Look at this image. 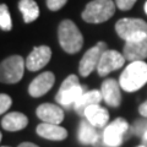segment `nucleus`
I'll return each instance as SVG.
<instances>
[{
	"label": "nucleus",
	"mask_w": 147,
	"mask_h": 147,
	"mask_svg": "<svg viewBox=\"0 0 147 147\" xmlns=\"http://www.w3.org/2000/svg\"><path fill=\"white\" fill-rule=\"evenodd\" d=\"M17 147H38L34 144H31V142H24V144H20Z\"/></svg>",
	"instance_id": "27"
},
{
	"label": "nucleus",
	"mask_w": 147,
	"mask_h": 147,
	"mask_svg": "<svg viewBox=\"0 0 147 147\" xmlns=\"http://www.w3.org/2000/svg\"><path fill=\"white\" fill-rule=\"evenodd\" d=\"M147 82V64L145 61H132L120 75L119 84L126 92L140 90Z\"/></svg>",
	"instance_id": "1"
},
{
	"label": "nucleus",
	"mask_w": 147,
	"mask_h": 147,
	"mask_svg": "<svg viewBox=\"0 0 147 147\" xmlns=\"http://www.w3.org/2000/svg\"><path fill=\"white\" fill-rule=\"evenodd\" d=\"M129 130V124L125 119L118 118L104 127L102 139L105 147H119L123 144L124 136Z\"/></svg>",
	"instance_id": "7"
},
{
	"label": "nucleus",
	"mask_w": 147,
	"mask_h": 147,
	"mask_svg": "<svg viewBox=\"0 0 147 147\" xmlns=\"http://www.w3.org/2000/svg\"><path fill=\"white\" fill-rule=\"evenodd\" d=\"M50 58H52V50L47 45L34 47L26 59V67L30 71H38L39 69L47 65Z\"/></svg>",
	"instance_id": "10"
},
{
	"label": "nucleus",
	"mask_w": 147,
	"mask_h": 147,
	"mask_svg": "<svg viewBox=\"0 0 147 147\" xmlns=\"http://www.w3.org/2000/svg\"><path fill=\"white\" fill-rule=\"evenodd\" d=\"M37 134L40 137H44V139H47V140L61 141V140L66 139L67 131L64 127L57 125V124L42 123L37 126Z\"/></svg>",
	"instance_id": "17"
},
{
	"label": "nucleus",
	"mask_w": 147,
	"mask_h": 147,
	"mask_svg": "<svg viewBox=\"0 0 147 147\" xmlns=\"http://www.w3.org/2000/svg\"><path fill=\"white\" fill-rule=\"evenodd\" d=\"M85 92L86 86H81L77 76L70 75L61 84L57 96H55V99L63 107H74Z\"/></svg>",
	"instance_id": "4"
},
{
	"label": "nucleus",
	"mask_w": 147,
	"mask_h": 147,
	"mask_svg": "<svg viewBox=\"0 0 147 147\" xmlns=\"http://www.w3.org/2000/svg\"><path fill=\"white\" fill-rule=\"evenodd\" d=\"M28 124V119L25 114L18 113V112H12L6 114L5 117L1 119V126L7 131H18L22 130L24 127L27 126Z\"/></svg>",
	"instance_id": "19"
},
{
	"label": "nucleus",
	"mask_w": 147,
	"mask_h": 147,
	"mask_svg": "<svg viewBox=\"0 0 147 147\" xmlns=\"http://www.w3.org/2000/svg\"><path fill=\"white\" fill-rule=\"evenodd\" d=\"M139 112H140V114H141V115L144 117V118H147V100L140 105Z\"/></svg>",
	"instance_id": "26"
},
{
	"label": "nucleus",
	"mask_w": 147,
	"mask_h": 147,
	"mask_svg": "<svg viewBox=\"0 0 147 147\" xmlns=\"http://www.w3.org/2000/svg\"><path fill=\"white\" fill-rule=\"evenodd\" d=\"M36 114L43 123L59 125L64 120V112L60 107L50 103L40 104L36 110Z\"/></svg>",
	"instance_id": "15"
},
{
	"label": "nucleus",
	"mask_w": 147,
	"mask_h": 147,
	"mask_svg": "<svg viewBox=\"0 0 147 147\" xmlns=\"http://www.w3.org/2000/svg\"><path fill=\"white\" fill-rule=\"evenodd\" d=\"M0 27L3 31H10L12 27L10 12H9V9L5 4H1V6H0Z\"/></svg>",
	"instance_id": "21"
},
{
	"label": "nucleus",
	"mask_w": 147,
	"mask_h": 147,
	"mask_svg": "<svg viewBox=\"0 0 147 147\" xmlns=\"http://www.w3.org/2000/svg\"><path fill=\"white\" fill-rule=\"evenodd\" d=\"M136 1L137 0H115V5L121 11H126V10H130L135 5Z\"/></svg>",
	"instance_id": "24"
},
{
	"label": "nucleus",
	"mask_w": 147,
	"mask_h": 147,
	"mask_svg": "<svg viewBox=\"0 0 147 147\" xmlns=\"http://www.w3.org/2000/svg\"><path fill=\"white\" fill-rule=\"evenodd\" d=\"M115 13L113 0H92L82 11V18L88 24H102Z\"/></svg>",
	"instance_id": "3"
},
{
	"label": "nucleus",
	"mask_w": 147,
	"mask_h": 147,
	"mask_svg": "<svg viewBox=\"0 0 147 147\" xmlns=\"http://www.w3.org/2000/svg\"><path fill=\"white\" fill-rule=\"evenodd\" d=\"M124 63H125L124 54H120L119 52H117V50L107 49L102 54V57H100V60H99L98 67H97V72L99 76L104 77L112 71L120 69L124 65Z\"/></svg>",
	"instance_id": "9"
},
{
	"label": "nucleus",
	"mask_w": 147,
	"mask_h": 147,
	"mask_svg": "<svg viewBox=\"0 0 147 147\" xmlns=\"http://www.w3.org/2000/svg\"><path fill=\"white\" fill-rule=\"evenodd\" d=\"M18 9H20L26 24H31L39 16V7L34 0H20Z\"/></svg>",
	"instance_id": "20"
},
{
	"label": "nucleus",
	"mask_w": 147,
	"mask_h": 147,
	"mask_svg": "<svg viewBox=\"0 0 147 147\" xmlns=\"http://www.w3.org/2000/svg\"><path fill=\"white\" fill-rule=\"evenodd\" d=\"M123 54L126 60L132 61H144L147 58V37L144 39L125 42Z\"/></svg>",
	"instance_id": "13"
},
{
	"label": "nucleus",
	"mask_w": 147,
	"mask_h": 147,
	"mask_svg": "<svg viewBox=\"0 0 147 147\" xmlns=\"http://www.w3.org/2000/svg\"><path fill=\"white\" fill-rule=\"evenodd\" d=\"M102 99H103V96H102V92L100 91H97V90L86 91L80 97V99L75 103L74 109H75V112L79 114V115L84 117L85 110L87 108L91 107V105H93V104H99V102Z\"/></svg>",
	"instance_id": "18"
},
{
	"label": "nucleus",
	"mask_w": 147,
	"mask_h": 147,
	"mask_svg": "<svg viewBox=\"0 0 147 147\" xmlns=\"http://www.w3.org/2000/svg\"><path fill=\"white\" fill-rule=\"evenodd\" d=\"M141 140H142V145H144L145 147H147V131L141 136Z\"/></svg>",
	"instance_id": "28"
},
{
	"label": "nucleus",
	"mask_w": 147,
	"mask_h": 147,
	"mask_svg": "<svg viewBox=\"0 0 147 147\" xmlns=\"http://www.w3.org/2000/svg\"><path fill=\"white\" fill-rule=\"evenodd\" d=\"M105 50H107V44L104 42H98L94 47L90 48L84 54V57H82L80 61V66H79L80 75L82 77L88 76L93 70H97L100 57H102V54Z\"/></svg>",
	"instance_id": "8"
},
{
	"label": "nucleus",
	"mask_w": 147,
	"mask_h": 147,
	"mask_svg": "<svg viewBox=\"0 0 147 147\" xmlns=\"http://www.w3.org/2000/svg\"><path fill=\"white\" fill-rule=\"evenodd\" d=\"M26 61L20 55H12L1 61L0 80L4 84H16L24 76Z\"/></svg>",
	"instance_id": "6"
},
{
	"label": "nucleus",
	"mask_w": 147,
	"mask_h": 147,
	"mask_svg": "<svg viewBox=\"0 0 147 147\" xmlns=\"http://www.w3.org/2000/svg\"><path fill=\"white\" fill-rule=\"evenodd\" d=\"M137 147H145V146H144V145H141V146H137Z\"/></svg>",
	"instance_id": "30"
},
{
	"label": "nucleus",
	"mask_w": 147,
	"mask_h": 147,
	"mask_svg": "<svg viewBox=\"0 0 147 147\" xmlns=\"http://www.w3.org/2000/svg\"><path fill=\"white\" fill-rule=\"evenodd\" d=\"M100 92L103 96V100L109 107L117 108L121 103V93H120V84L114 79H107L103 81L100 86Z\"/></svg>",
	"instance_id": "14"
},
{
	"label": "nucleus",
	"mask_w": 147,
	"mask_h": 147,
	"mask_svg": "<svg viewBox=\"0 0 147 147\" xmlns=\"http://www.w3.org/2000/svg\"><path fill=\"white\" fill-rule=\"evenodd\" d=\"M11 103H12V100L10 98V96L3 93L1 96H0V113H1V114L5 113L6 110L10 108Z\"/></svg>",
	"instance_id": "23"
},
{
	"label": "nucleus",
	"mask_w": 147,
	"mask_h": 147,
	"mask_svg": "<svg viewBox=\"0 0 147 147\" xmlns=\"http://www.w3.org/2000/svg\"><path fill=\"white\" fill-rule=\"evenodd\" d=\"M79 140L81 144L85 145H94L96 147H103L105 146L102 136L99 135L98 127H96L94 125L87 120V119H82L80 123L79 127Z\"/></svg>",
	"instance_id": "11"
},
{
	"label": "nucleus",
	"mask_w": 147,
	"mask_h": 147,
	"mask_svg": "<svg viewBox=\"0 0 147 147\" xmlns=\"http://www.w3.org/2000/svg\"><path fill=\"white\" fill-rule=\"evenodd\" d=\"M58 38L61 48L69 54H75L80 52L84 45V37H82L77 26L70 20H64L59 25Z\"/></svg>",
	"instance_id": "2"
},
{
	"label": "nucleus",
	"mask_w": 147,
	"mask_h": 147,
	"mask_svg": "<svg viewBox=\"0 0 147 147\" xmlns=\"http://www.w3.org/2000/svg\"><path fill=\"white\" fill-rule=\"evenodd\" d=\"M115 31L125 42L144 39L147 37V22L141 18L125 17L115 24Z\"/></svg>",
	"instance_id": "5"
},
{
	"label": "nucleus",
	"mask_w": 147,
	"mask_h": 147,
	"mask_svg": "<svg viewBox=\"0 0 147 147\" xmlns=\"http://www.w3.org/2000/svg\"><path fill=\"white\" fill-rule=\"evenodd\" d=\"M67 0H47V6L49 10L52 11H58L65 5Z\"/></svg>",
	"instance_id": "25"
},
{
	"label": "nucleus",
	"mask_w": 147,
	"mask_h": 147,
	"mask_svg": "<svg viewBox=\"0 0 147 147\" xmlns=\"http://www.w3.org/2000/svg\"><path fill=\"white\" fill-rule=\"evenodd\" d=\"M1 147H9V146H1Z\"/></svg>",
	"instance_id": "31"
},
{
	"label": "nucleus",
	"mask_w": 147,
	"mask_h": 147,
	"mask_svg": "<svg viewBox=\"0 0 147 147\" xmlns=\"http://www.w3.org/2000/svg\"><path fill=\"white\" fill-rule=\"evenodd\" d=\"M146 131H147V118L135 121L134 125L131 126V132L139 137H141Z\"/></svg>",
	"instance_id": "22"
},
{
	"label": "nucleus",
	"mask_w": 147,
	"mask_h": 147,
	"mask_svg": "<svg viewBox=\"0 0 147 147\" xmlns=\"http://www.w3.org/2000/svg\"><path fill=\"white\" fill-rule=\"evenodd\" d=\"M54 82H55L54 74L50 71H45L43 74H40V75H38L30 84L28 93H30V96H32V97H34V98L42 97L43 94H45L52 88Z\"/></svg>",
	"instance_id": "12"
},
{
	"label": "nucleus",
	"mask_w": 147,
	"mask_h": 147,
	"mask_svg": "<svg viewBox=\"0 0 147 147\" xmlns=\"http://www.w3.org/2000/svg\"><path fill=\"white\" fill-rule=\"evenodd\" d=\"M145 12H146V15H147V1L145 3Z\"/></svg>",
	"instance_id": "29"
},
{
	"label": "nucleus",
	"mask_w": 147,
	"mask_h": 147,
	"mask_svg": "<svg viewBox=\"0 0 147 147\" xmlns=\"http://www.w3.org/2000/svg\"><path fill=\"white\" fill-rule=\"evenodd\" d=\"M87 120H88L92 125L96 127H105L107 123L109 120V113L105 108H102L99 104H93L88 107L85 110V115Z\"/></svg>",
	"instance_id": "16"
}]
</instances>
